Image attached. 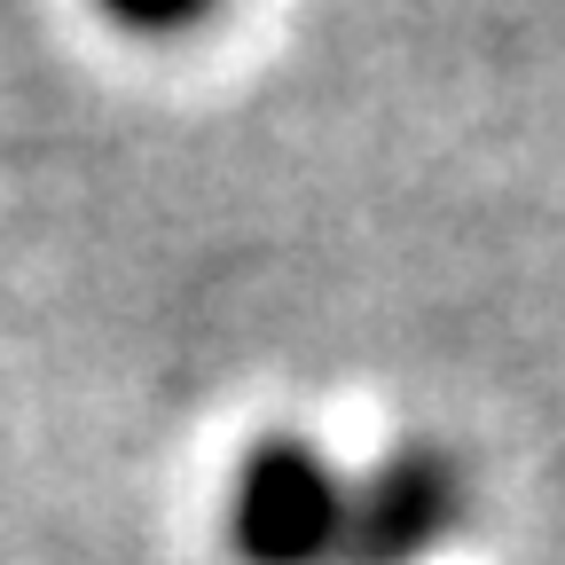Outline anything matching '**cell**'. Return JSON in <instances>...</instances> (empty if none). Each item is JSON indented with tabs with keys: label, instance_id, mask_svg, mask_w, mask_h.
I'll list each match as a JSON object with an SVG mask.
<instances>
[{
	"label": "cell",
	"instance_id": "obj_1",
	"mask_svg": "<svg viewBox=\"0 0 565 565\" xmlns=\"http://www.w3.org/2000/svg\"><path fill=\"white\" fill-rule=\"evenodd\" d=\"M236 550L252 565H370V487H345L315 448L275 433L236 471Z\"/></svg>",
	"mask_w": 565,
	"mask_h": 565
},
{
	"label": "cell",
	"instance_id": "obj_2",
	"mask_svg": "<svg viewBox=\"0 0 565 565\" xmlns=\"http://www.w3.org/2000/svg\"><path fill=\"white\" fill-rule=\"evenodd\" d=\"M103 9H110L126 32H189L212 0H103Z\"/></svg>",
	"mask_w": 565,
	"mask_h": 565
}]
</instances>
